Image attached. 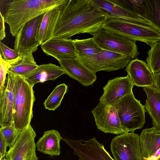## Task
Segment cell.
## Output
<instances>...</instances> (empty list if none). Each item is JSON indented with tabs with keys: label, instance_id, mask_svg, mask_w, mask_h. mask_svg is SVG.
Masks as SVG:
<instances>
[{
	"label": "cell",
	"instance_id": "cell-29",
	"mask_svg": "<svg viewBox=\"0 0 160 160\" xmlns=\"http://www.w3.org/2000/svg\"><path fill=\"white\" fill-rule=\"evenodd\" d=\"M150 47L146 61L153 74L155 75L160 72V40Z\"/></svg>",
	"mask_w": 160,
	"mask_h": 160
},
{
	"label": "cell",
	"instance_id": "cell-32",
	"mask_svg": "<svg viewBox=\"0 0 160 160\" xmlns=\"http://www.w3.org/2000/svg\"><path fill=\"white\" fill-rule=\"evenodd\" d=\"M0 95L4 89L6 81L7 75L11 67L10 63L5 61L0 55Z\"/></svg>",
	"mask_w": 160,
	"mask_h": 160
},
{
	"label": "cell",
	"instance_id": "cell-4",
	"mask_svg": "<svg viewBox=\"0 0 160 160\" xmlns=\"http://www.w3.org/2000/svg\"><path fill=\"white\" fill-rule=\"evenodd\" d=\"M102 27L136 42H145L150 47L160 40V32L152 25L113 17L109 15Z\"/></svg>",
	"mask_w": 160,
	"mask_h": 160
},
{
	"label": "cell",
	"instance_id": "cell-36",
	"mask_svg": "<svg viewBox=\"0 0 160 160\" xmlns=\"http://www.w3.org/2000/svg\"><path fill=\"white\" fill-rule=\"evenodd\" d=\"M156 160H160V157L158 158Z\"/></svg>",
	"mask_w": 160,
	"mask_h": 160
},
{
	"label": "cell",
	"instance_id": "cell-22",
	"mask_svg": "<svg viewBox=\"0 0 160 160\" xmlns=\"http://www.w3.org/2000/svg\"><path fill=\"white\" fill-rule=\"evenodd\" d=\"M142 88L147 95L145 108L152 119L153 126L160 132V91L154 87Z\"/></svg>",
	"mask_w": 160,
	"mask_h": 160
},
{
	"label": "cell",
	"instance_id": "cell-12",
	"mask_svg": "<svg viewBox=\"0 0 160 160\" xmlns=\"http://www.w3.org/2000/svg\"><path fill=\"white\" fill-rule=\"evenodd\" d=\"M97 128L105 133L117 135L125 133L115 108L100 102L92 111Z\"/></svg>",
	"mask_w": 160,
	"mask_h": 160
},
{
	"label": "cell",
	"instance_id": "cell-31",
	"mask_svg": "<svg viewBox=\"0 0 160 160\" xmlns=\"http://www.w3.org/2000/svg\"><path fill=\"white\" fill-rule=\"evenodd\" d=\"M0 55L5 61L9 63L13 61L19 56L16 50L8 47L1 41L0 42Z\"/></svg>",
	"mask_w": 160,
	"mask_h": 160
},
{
	"label": "cell",
	"instance_id": "cell-10",
	"mask_svg": "<svg viewBox=\"0 0 160 160\" xmlns=\"http://www.w3.org/2000/svg\"><path fill=\"white\" fill-rule=\"evenodd\" d=\"M63 140L73 150L74 154L78 157L79 160H115L105 149L104 145L95 137L86 141L67 138Z\"/></svg>",
	"mask_w": 160,
	"mask_h": 160
},
{
	"label": "cell",
	"instance_id": "cell-26",
	"mask_svg": "<svg viewBox=\"0 0 160 160\" xmlns=\"http://www.w3.org/2000/svg\"><path fill=\"white\" fill-rule=\"evenodd\" d=\"M145 19L160 32V0H145Z\"/></svg>",
	"mask_w": 160,
	"mask_h": 160
},
{
	"label": "cell",
	"instance_id": "cell-13",
	"mask_svg": "<svg viewBox=\"0 0 160 160\" xmlns=\"http://www.w3.org/2000/svg\"><path fill=\"white\" fill-rule=\"evenodd\" d=\"M134 86L128 75L110 80L103 87V92L99 99L100 102L107 106H112L132 93Z\"/></svg>",
	"mask_w": 160,
	"mask_h": 160
},
{
	"label": "cell",
	"instance_id": "cell-6",
	"mask_svg": "<svg viewBox=\"0 0 160 160\" xmlns=\"http://www.w3.org/2000/svg\"><path fill=\"white\" fill-rule=\"evenodd\" d=\"M93 38L102 49L126 55L131 60L139 54L136 41L102 27Z\"/></svg>",
	"mask_w": 160,
	"mask_h": 160
},
{
	"label": "cell",
	"instance_id": "cell-5",
	"mask_svg": "<svg viewBox=\"0 0 160 160\" xmlns=\"http://www.w3.org/2000/svg\"><path fill=\"white\" fill-rule=\"evenodd\" d=\"M117 112L121 124L125 133L134 132L142 128L145 122L144 106L136 99L133 92L127 95L112 105Z\"/></svg>",
	"mask_w": 160,
	"mask_h": 160
},
{
	"label": "cell",
	"instance_id": "cell-21",
	"mask_svg": "<svg viewBox=\"0 0 160 160\" xmlns=\"http://www.w3.org/2000/svg\"><path fill=\"white\" fill-rule=\"evenodd\" d=\"M63 139L60 133L56 130L45 131L36 143L37 150L52 156H59L61 153L60 142Z\"/></svg>",
	"mask_w": 160,
	"mask_h": 160
},
{
	"label": "cell",
	"instance_id": "cell-24",
	"mask_svg": "<svg viewBox=\"0 0 160 160\" xmlns=\"http://www.w3.org/2000/svg\"><path fill=\"white\" fill-rule=\"evenodd\" d=\"M10 63L11 67L8 71L15 75L20 76L25 79L38 66L32 53L27 55L19 56Z\"/></svg>",
	"mask_w": 160,
	"mask_h": 160
},
{
	"label": "cell",
	"instance_id": "cell-14",
	"mask_svg": "<svg viewBox=\"0 0 160 160\" xmlns=\"http://www.w3.org/2000/svg\"><path fill=\"white\" fill-rule=\"evenodd\" d=\"M16 76L8 71L5 86L0 95V126L13 125L14 87Z\"/></svg>",
	"mask_w": 160,
	"mask_h": 160
},
{
	"label": "cell",
	"instance_id": "cell-28",
	"mask_svg": "<svg viewBox=\"0 0 160 160\" xmlns=\"http://www.w3.org/2000/svg\"><path fill=\"white\" fill-rule=\"evenodd\" d=\"M109 1L145 20V0H109Z\"/></svg>",
	"mask_w": 160,
	"mask_h": 160
},
{
	"label": "cell",
	"instance_id": "cell-1",
	"mask_svg": "<svg viewBox=\"0 0 160 160\" xmlns=\"http://www.w3.org/2000/svg\"><path fill=\"white\" fill-rule=\"evenodd\" d=\"M109 14L92 0H69L60 12L52 38L67 39L82 33L93 36L102 28Z\"/></svg>",
	"mask_w": 160,
	"mask_h": 160
},
{
	"label": "cell",
	"instance_id": "cell-38",
	"mask_svg": "<svg viewBox=\"0 0 160 160\" xmlns=\"http://www.w3.org/2000/svg\"><path fill=\"white\" fill-rule=\"evenodd\" d=\"M159 157H160V155L157 158V159Z\"/></svg>",
	"mask_w": 160,
	"mask_h": 160
},
{
	"label": "cell",
	"instance_id": "cell-37",
	"mask_svg": "<svg viewBox=\"0 0 160 160\" xmlns=\"http://www.w3.org/2000/svg\"><path fill=\"white\" fill-rule=\"evenodd\" d=\"M0 160H7L6 158H4L2 159H0Z\"/></svg>",
	"mask_w": 160,
	"mask_h": 160
},
{
	"label": "cell",
	"instance_id": "cell-2",
	"mask_svg": "<svg viewBox=\"0 0 160 160\" xmlns=\"http://www.w3.org/2000/svg\"><path fill=\"white\" fill-rule=\"evenodd\" d=\"M69 0H14L7 1L2 8L5 22L10 33L15 37L24 24L52 9H63Z\"/></svg>",
	"mask_w": 160,
	"mask_h": 160
},
{
	"label": "cell",
	"instance_id": "cell-9",
	"mask_svg": "<svg viewBox=\"0 0 160 160\" xmlns=\"http://www.w3.org/2000/svg\"><path fill=\"white\" fill-rule=\"evenodd\" d=\"M110 148L115 160H142L139 135L134 132L114 137Z\"/></svg>",
	"mask_w": 160,
	"mask_h": 160
},
{
	"label": "cell",
	"instance_id": "cell-7",
	"mask_svg": "<svg viewBox=\"0 0 160 160\" xmlns=\"http://www.w3.org/2000/svg\"><path fill=\"white\" fill-rule=\"evenodd\" d=\"M44 13L25 23L18 30L15 37L14 49L19 56L35 52L40 45L38 33Z\"/></svg>",
	"mask_w": 160,
	"mask_h": 160
},
{
	"label": "cell",
	"instance_id": "cell-34",
	"mask_svg": "<svg viewBox=\"0 0 160 160\" xmlns=\"http://www.w3.org/2000/svg\"><path fill=\"white\" fill-rule=\"evenodd\" d=\"M5 19L4 16L0 12V40H2L6 37L5 26Z\"/></svg>",
	"mask_w": 160,
	"mask_h": 160
},
{
	"label": "cell",
	"instance_id": "cell-8",
	"mask_svg": "<svg viewBox=\"0 0 160 160\" xmlns=\"http://www.w3.org/2000/svg\"><path fill=\"white\" fill-rule=\"evenodd\" d=\"M77 57L96 73L100 71L110 72L122 69L131 60L126 55L103 49L92 56Z\"/></svg>",
	"mask_w": 160,
	"mask_h": 160
},
{
	"label": "cell",
	"instance_id": "cell-23",
	"mask_svg": "<svg viewBox=\"0 0 160 160\" xmlns=\"http://www.w3.org/2000/svg\"><path fill=\"white\" fill-rule=\"evenodd\" d=\"M63 9H52L44 13L38 33L40 45L52 38L58 20Z\"/></svg>",
	"mask_w": 160,
	"mask_h": 160
},
{
	"label": "cell",
	"instance_id": "cell-35",
	"mask_svg": "<svg viewBox=\"0 0 160 160\" xmlns=\"http://www.w3.org/2000/svg\"><path fill=\"white\" fill-rule=\"evenodd\" d=\"M154 87L160 91V72L158 74L153 75Z\"/></svg>",
	"mask_w": 160,
	"mask_h": 160
},
{
	"label": "cell",
	"instance_id": "cell-11",
	"mask_svg": "<svg viewBox=\"0 0 160 160\" xmlns=\"http://www.w3.org/2000/svg\"><path fill=\"white\" fill-rule=\"evenodd\" d=\"M36 134L30 124L21 132L13 146L7 152V160H38L36 145L34 142Z\"/></svg>",
	"mask_w": 160,
	"mask_h": 160
},
{
	"label": "cell",
	"instance_id": "cell-3",
	"mask_svg": "<svg viewBox=\"0 0 160 160\" xmlns=\"http://www.w3.org/2000/svg\"><path fill=\"white\" fill-rule=\"evenodd\" d=\"M15 76L13 124L21 132L30 125L35 99L33 87L24 78Z\"/></svg>",
	"mask_w": 160,
	"mask_h": 160
},
{
	"label": "cell",
	"instance_id": "cell-20",
	"mask_svg": "<svg viewBox=\"0 0 160 160\" xmlns=\"http://www.w3.org/2000/svg\"><path fill=\"white\" fill-rule=\"evenodd\" d=\"M92 0L95 5L99 8L107 11L109 13V15L111 17L142 24L152 25L146 20L110 2L109 0Z\"/></svg>",
	"mask_w": 160,
	"mask_h": 160
},
{
	"label": "cell",
	"instance_id": "cell-33",
	"mask_svg": "<svg viewBox=\"0 0 160 160\" xmlns=\"http://www.w3.org/2000/svg\"><path fill=\"white\" fill-rule=\"evenodd\" d=\"M6 142L2 135L0 133V159L4 158L7 154V148L8 147Z\"/></svg>",
	"mask_w": 160,
	"mask_h": 160
},
{
	"label": "cell",
	"instance_id": "cell-19",
	"mask_svg": "<svg viewBox=\"0 0 160 160\" xmlns=\"http://www.w3.org/2000/svg\"><path fill=\"white\" fill-rule=\"evenodd\" d=\"M64 74L65 72L60 66L49 63L38 65L25 79L29 84L33 87L39 82L54 80Z\"/></svg>",
	"mask_w": 160,
	"mask_h": 160
},
{
	"label": "cell",
	"instance_id": "cell-30",
	"mask_svg": "<svg viewBox=\"0 0 160 160\" xmlns=\"http://www.w3.org/2000/svg\"><path fill=\"white\" fill-rule=\"evenodd\" d=\"M20 133L13 125L0 128V133L3 136L9 148L13 146Z\"/></svg>",
	"mask_w": 160,
	"mask_h": 160
},
{
	"label": "cell",
	"instance_id": "cell-16",
	"mask_svg": "<svg viewBox=\"0 0 160 160\" xmlns=\"http://www.w3.org/2000/svg\"><path fill=\"white\" fill-rule=\"evenodd\" d=\"M124 71L127 72L134 85L138 87H154L153 74L144 61L137 58L131 60Z\"/></svg>",
	"mask_w": 160,
	"mask_h": 160
},
{
	"label": "cell",
	"instance_id": "cell-15",
	"mask_svg": "<svg viewBox=\"0 0 160 160\" xmlns=\"http://www.w3.org/2000/svg\"><path fill=\"white\" fill-rule=\"evenodd\" d=\"M58 61L65 74L83 86H92L97 79L96 73L86 67L77 57L62 59Z\"/></svg>",
	"mask_w": 160,
	"mask_h": 160
},
{
	"label": "cell",
	"instance_id": "cell-17",
	"mask_svg": "<svg viewBox=\"0 0 160 160\" xmlns=\"http://www.w3.org/2000/svg\"><path fill=\"white\" fill-rule=\"evenodd\" d=\"M41 47L47 55L51 56L58 61L77 57L73 40L71 38L58 39L52 38L41 45Z\"/></svg>",
	"mask_w": 160,
	"mask_h": 160
},
{
	"label": "cell",
	"instance_id": "cell-25",
	"mask_svg": "<svg viewBox=\"0 0 160 160\" xmlns=\"http://www.w3.org/2000/svg\"><path fill=\"white\" fill-rule=\"evenodd\" d=\"M77 57L84 58L92 56L102 50L92 37L83 39L73 40Z\"/></svg>",
	"mask_w": 160,
	"mask_h": 160
},
{
	"label": "cell",
	"instance_id": "cell-27",
	"mask_svg": "<svg viewBox=\"0 0 160 160\" xmlns=\"http://www.w3.org/2000/svg\"><path fill=\"white\" fill-rule=\"evenodd\" d=\"M68 88L65 83L57 86L43 103L45 109L53 111L56 109L60 106Z\"/></svg>",
	"mask_w": 160,
	"mask_h": 160
},
{
	"label": "cell",
	"instance_id": "cell-18",
	"mask_svg": "<svg viewBox=\"0 0 160 160\" xmlns=\"http://www.w3.org/2000/svg\"><path fill=\"white\" fill-rule=\"evenodd\" d=\"M142 160H148L160 149V132L154 126L143 129L139 135Z\"/></svg>",
	"mask_w": 160,
	"mask_h": 160
}]
</instances>
